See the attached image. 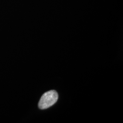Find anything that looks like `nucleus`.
Listing matches in <instances>:
<instances>
[{
  "instance_id": "nucleus-1",
  "label": "nucleus",
  "mask_w": 123,
  "mask_h": 123,
  "mask_svg": "<svg viewBox=\"0 0 123 123\" xmlns=\"http://www.w3.org/2000/svg\"><path fill=\"white\" fill-rule=\"evenodd\" d=\"M58 99V93L54 90H51L43 93L38 103L41 110H45L53 105Z\"/></svg>"
}]
</instances>
